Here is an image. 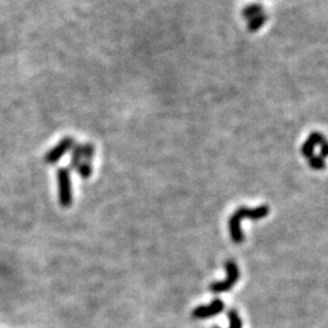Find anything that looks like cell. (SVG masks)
<instances>
[{"label": "cell", "instance_id": "1", "mask_svg": "<svg viewBox=\"0 0 328 328\" xmlns=\"http://www.w3.org/2000/svg\"><path fill=\"white\" fill-rule=\"evenodd\" d=\"M270 208L266 204L257 208H247L244 206L239 207L236 212L228 219V231L232 242L242 243L244 241V235L241 230V221L243 219H251V220H260L268 216Z\"/></svg>", "mask_w": 328, "mask_h": 328}, {"label": "cell", "instance_id": "2", "mask_svg": "<svg viewBox=\"0 0 328 328\" xmlns=\"http://www.w3.org/2000/svg\"><path fill=\"white\" fill-rule=\"evenodd\" d=\"M58 202L63 208H68L73 203V191L71 171L68 168H60L57 171Z\"/></svg>", "mask_w": 328, "mask_h": 328}, {"label": "cell", "instance_id": "3", "mask_svg": "<svg viewBox=\"0 0 328 328\" xmlns=\"http://www.w3.org/2000/svg\"><path fill=\"white\" fill-rule=\"evenodd\" d=\"M225 270H226V278L224 281H219V282H212L209 285V291L219 294V293H224L230 291L233 286L238 282L239 280V269L237 266L236 262L233 260H227L225 263Z\"/></svg>", "mask_w": 328, "mask_h": 328}, {"label": "cell", "instance_id": "4", "mask_svg": "<svg viewBox=\"0 0 328 328\" xmlns=\"http://www.w3.org/2000/svg\"><path fill=\"white\" fill-rule=\"evenodd\" d=\"M74 137L73 136H64L63 139H61L57 142V145H55L50 151H48V153L44 157L46 164H55L62 158L64 154L68 151H72L73 146H74Z\"/></svg>", "mask_w": 328, "mask_h": 328}, {"label": "cell", "instance_id": "5", "mask_svg": "<svg viewBox=\"0 0 328 328\" xmlns=\"http://www.w3.org/2000/svg\"><path fill=\"white\" fill-rule=\"evenodd\" d=\"M225 309V304L221 299H214L208 305H200L192 311V317L197 320H204V318L213 317L219 315Z\"/></svg>", "mask_w": 328, "mask_h": 328}, {"label": "cell", "instance_id": "6", "mask_svg": "<svg viewBox=\"0 0 328 328\" xmlns=\"http://www.w3.org/2000/svg\"><path fill=\"white\" fill-rule=\"evenodd\" d=\"M83 162V145L74 143L71 151V159H69V171H75L78 166Z\"/></svg>", "mask_w": 328, "mask_h": 328}, {"label": "cell", "instance_id": "7", "mask_svg": "<svg viewBox=\"0 0 328 328\" xmlns=\"http://www.w3.org/2000/svg\"><path fill=\"white\" fill-rule=\"evenodd\" d=\"M262 14H264V8L260 4H257V3L248 5V7H245L242 10V17L244 20H247V21H251L252 19H254V17L259 16Z\"/></svg>", "mask_w": 328, "mask_h": 328}, {"label": "cell", "instance_id": "8", "mask_svg": "<svg viewBox=\"0 0 328 328\" xmlns=\"http://www.w3.org/2000/svg\"><path fill=\"white\" fill-rule=\"evenodd\" d=\"M266 21H268V16H266L265 14H262L259 15V16L254 17V19H252L251 21H248V25H247L248 31L252 32V33H256V32L259 31V29L265 25Z\"/></svg>", "mask_w": 328, "mask_h": 328}, {"label": "cell", "instance_id": "9", "mask_svg": "<svg viewBox=\"0 0 328 328\" xmlns=\"http://www.w3.org/2000/svg\"><path fill=\"white\" fill-rule=\"evenodd\" d=\"M75 172L78 173V175L83 179H89L93 174V163L89 162H81L78 166V168L75 169Z\"/></svg>", "mask_w": 328, "mask_h": 328}, {"label": "cell", "instance_id": "10", "mask_svg": "<svg viewBox=\"0 0 328 328\" xmlns=\"http://www.w3.org/2000/svg\"><path fill=\"white\" fill-rule=\"evenodd\" d=\"M95 156V146L92 142H87L83 145V162L93 163Z\"/></svg>", "mask_w": 328, "mask_h": 328}, {"label": "cell", "instance_id": "11", "mask_svg": "<svg viewBox=\"0 0 328 328\" xmlns=\"http://www.w3.org/2000/svg\"><path fill=\"white\" fill-rule=\"evenodd\" d=\"M227 317L230 321V328H242V320L239 317L238 312L235 309H231L227 311Z\"/></svg>", "mask_w": 328, "mask_h": 328}, {"label": "cell", "instance_id": "12", "mask_svg": "<svg viewBox=\"0 0 328 328\" xmlns=\"http://www.w3.org/2000/svg\"><path fill=\"white\" fill-rule=\"evenodd\" d=\"M309 166L311 167L314 171H322L326 167V162L321 156H312L311 158H309Z\"/></svg>", "mask_w": 328, "mask_h": 328}, {"label": "cell", "instance_id": "13", "mask_svg": "<svg viewBox=\"0 0 328 328\" xmlns=\"http://www.w3.org/2000/svg\"><path fill=\"white\" fill-rule=\"evenodd\" d=\"M315 147H316V146L312 145V143L310 142L309 140H306V141L303 143V146H301V154H303L304 157H306L307 159H309V158H311L312 156H314Z\"/></svg>", "mask_w": 328, "mask_h": 328}, {"label": "cell", "instance_id": "14", "mask_svg": "<svg viewBox=\"0 0 328 328\" xmlns=\"http://www.w3.org/2000/svg\"><path fill=\"white\" fill-rule=\"evenodd\" d=\"M307 140H309V141L314 146H321L322 143L326 141V137L320 133H311L309 135V137H307Z\"/></svg>", "mask_w": 328, "mask_h": 328}, {"label": "cell", "instance_id": "15", "mask_svg": "<svg viewBox=\"0 0 328 328\" xmlns=\"http://www.w3.org/2000/svg\"><path fill=\"white\" fill-rule=\"evenodd\" d=\"M321 147V152H320V156L323 158H326L328 157V141L326 140V141H324L323 143H322V145L320 146Z\"/></svg>", "mask_w": 328, "mask_h": 328}]
</instances>
